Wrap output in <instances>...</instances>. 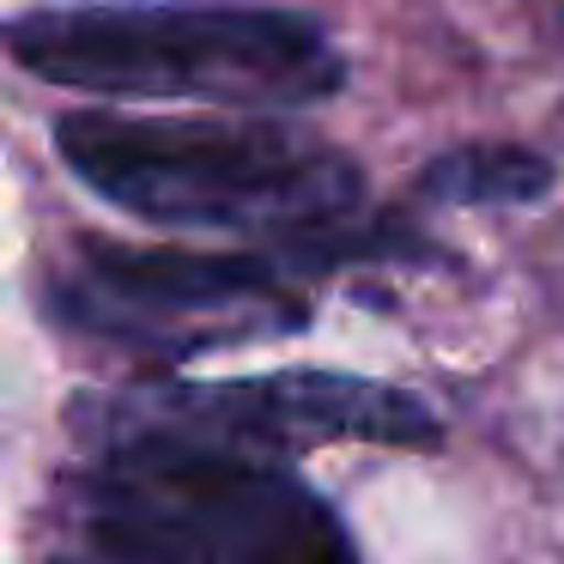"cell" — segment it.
<instances>
[{"label": "cell", "mask_w": 564, "mask_h": 564, "mask_svg": "<svg viewBox=\"0 0 564 564\" xmlns=\"http://www.w3.org/2000/svg\"><path fill=\"white\" fill-rule=\"evenodd\" d=\"M67 171L110 207L171 231L304 237L340 231L365 200V176L328 140L280 122H183V116L74 110L55 122Z\"/></svg>", "instance_id": "1"}, {"label": "cell", "mask_w": 564, "mask_h": 564, "mask_svg": "<svg viewBox=\"0 0 564 564\" xmlns=\"http://www.w3.org/2000/svg\"><path fill=\"white\" fill-rule=\"evenodd\" d=\"M86 322L110 334H171L176 352L188 346H225V334L256 328L249 304H285L280 261L268 256H219V249H122L86 243Z\"/></svg>", "instance_id": "4"}, {"label": "cell", "mask_w": 564, "mask_h": 564, "mask_svg": "<svg viewBox=\"0 0 564 564\" xmlns=\"http://www.w3.org/2000/svg\"><path fill=\"white\" fill-rule=\"evenodd\" d=\"M74 498L116 564H358L340 516L304 479L213 431H122Z\"/></svg>", "instance_id": "2"}, {"label": "cell", "mask_w": 564, "mask_h": 564, "mask_svg": "<svg viewBox=\"0 0 564 564\" xmlns=\"http://www.w3.org/2000/svg\"><path fill=\"white\" fill-rule=\"evenodd\" d=\"M443 207H479V200H540L552 188V164L528 147H462L419 176Z\"/></svg>", "instance_id": "6"}, {"label": "cell", "mask_w": 564, "mask_h": 564, "mask_svg": "<svg viewBox=\"0 0 564 564\" xmlns=\"http://www.w3.org/2000/svg\"><path fill=\"white\" fill-rule=\"evenodd\" d=\"M55 564H67V558H55Z\"/></svg>", "instance_id": "7"}, {"label": "cell", "mask_w": 564, "mask_h": 564, "mask_svg": "<svg viewBox=\"0 0 564 564\" xmlns=\"http://www.w3.org/2000/svg\"><path fill=\"white\" fill-rule=\"evenodd\" d=\"M188 431L237 443H401V449H431L437 419L406 389L340 370H273V377L243 382H176L164 394Z\"/></svg>", "instance_id": "5"}, {"label": "cell", "mask_w": 564, "mask_h": 564, "mask_svg": "<svg viewBox=\"0 0 564 564\" xmlns=\"http://www.w3.org/2000/svg\"><path fill=\"white\" fill-rule=\"evenodd\" d=\"M13 55L67 91L225 110L322 104L346 86L334 43L273 7H55L13 19Z\"/></svg>", "instance_id": "3"}]
</instances>
